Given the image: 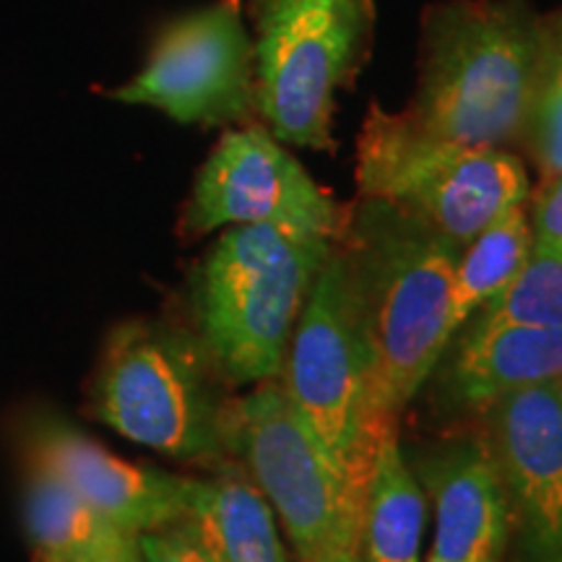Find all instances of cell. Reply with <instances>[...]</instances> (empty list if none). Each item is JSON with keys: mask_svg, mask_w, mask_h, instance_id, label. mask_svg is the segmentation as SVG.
<instances>
[{"mask_svg": "<svg viewBox=\"0 0 562 562\" xmlns=\"http://www.w3.org/2000/svg\"><path fill=\"white\" fill-rule=\"evenodd\" d=\"M544 76L531 0H435L419 19L417 94L404 112L435 136L508 149Z\"/></svg>", "mask_w": 562, "mask_h": 562, "instance_id": "6da1fadb", "label": "cell"}, {"mask_svg": "<svg viewBox=\"0 0 562 562\" xmlns=\"http://www.w3.org/2000/svg\"><path fill=\"white\" fill-rule=\"evenodd\" d=\"M351 258L364 302L383 414H398L453 339L451 290L463 245L404 211L362 199Z\"/></svg>", "mask_w": 562, "mask_h": 562, "instance_id": "7a4b0ae2", "label": "cell"}, {"mask_svg": "<svg viewBox=\"0 0 562 562\" xmlns=\"http://www.w3.org/2000/svg\"><path fill=\"white\" fill-rule=\"evenodd\" d=\"M331 237L281 224L229 227L193 279L201 341L235 383L273 381Z\"/></svg>", "mask_w": 562, "mask_h": 562, "instance_id": "3957f363", "label": "cell"}, {"mask_svg": "<svg viewBox=\"0 0 562 562\" xmlns=\"http://www.w3.org/2000/svg\"><path fill=\"white\" fill-rule=\"evenodd\" d=\"M286 398L351 480L368 490L385 414L378 406L375 362L364 302L349 252H328L290 339Z\"/></svg>", "mask_w": 562, "mask_h": 562, "instance_id": "277c9868", "label": "cell"}, {"mask_svg": "<svg viewBox=\"0 0 562 562\" xmlns=\"http://www.w3.org/2000/svg\"><path fill=\"white\" fill-rule=\"evenodd\" d=\"M357 188L459 245L531 195L524 159L513 151L440 138L378 104L357 138Z\"/></svg>", "mask_w": 562, "mask_h": 562, "instance_id": "5b68a950", "label": "cell"}, {"mask_svg": "<svg viewBox=\"0 0 562 562\" xmlns=\"http://www.w3.org/2000/svg\"><path fill=\"white\" fill-rule=\"evenodd\" d=\"M256 112L286 146L331 151L336 97L375 42V0H248Z\"/></svg>", "mask_w": 562, "mask_h": 562, "instance_id": "8992f818", "label": "cell"}, {"mask_svg": "<svg viewBox=\"0 0 562 562\" xmlns=\"http://www.w3.org/2000/svg\"><path fill=\"white\" fill-rule=\"evenodd\" d=\"M216 362L203 341L165 323L128 321L104 344L91 409L123 438L172 459H214L227 448Z\"/></svg>", "mask_w": 562, "mask_h": 562, "instance_id": "52a82bcc", "label": "cell"}, {"mask_svg": "<svg viewBox=\"0 0 562 562\" xmlns=\"http://www.w3.org/2000/svg\"><path fill=\"white\" fill-rule=\"evenodd\" d=\"M227 446L248 463L300 562H360L364 487L315 440L277 381L229 404Z\"/></svg>", "mask_w": 562, "mask_h": 562, "instance_id": "ba28073f", "label": "cell"}, {"mask_svg": "<svg viewBox=\"0 0 562 562\" xmlns=\"http://www.w3.org/2000/svg\"><path fill=\"white\" fill-rule=\"evenodd\" d=\"M186 125L245 123L256 112L243 0H216L161 24L140 74L110 91Z\"/></svg>", "mask_w": 562, "mask_h": 562, "instance_id": "9c48e42d", "label": "cell"}, {"mask_svg": "<svg viewBox=\"0 0 562 562\" xmlns=\"http://www.w3.org/2000/svg\"><path fill=\"white\" fill-rule=\"evenodd\" d=\"M347 214L263 123L227 131L203 161L186 209L191 235L281 224L339 237Z\"/></svg>", "mask_w": 562, "mask_h": 562, "instance_id": "30bf717a", "label": "cell"}, {"mask_svg": "<svg viewBox=\"0 0 562 562\" xmlns=\"http://www.w3.org/2000/svg\"><path fill=\"white\" fill-rule=\"evenodd\" d=\"M487 409L524 558L562 562V381L503 393Z\"/></svg>", "mask_w": 562, "mask_h": 562, "instance_id": "8fae6325", "label": "cell"}, {"mask_svg": "<svg viewBox=\"0 0 562 562\" xmlns=\"http://www.w3.org/2000/svg\"><path fill=\"white\" fill-rule=\"evenodd\" d=\"M24 440L32 467L58 476L100 516L136 537L191 513L199 480L125 461L63 419L34 417Z\"/></svg>", "mask_w": 562, "mask_h": 562, "instance_id": "7c38bea8", "label": "cell"}, {"mask_svg": "<svg viewBox=\"0 0 562 562\" xmlns=\"http://www.w3.org/2000/svg\"><path fill=\"white\" fill-rule=\"evenodd\" d=\"M435 505V537L425 562H501L510 537V505L490 446L467 442L425 467Z\"/></svg>", "mask_w": 562, "mask_h": 562, "instance_id": "4fadbf2b", "label": "cell"}, {"mask_svg": "<svg viewBox=\"0 0 562 562\" xmlns=\"http://www.w3.org/2000/svg\"><path fill=\"white\" fill-rule=\"evenodd\" d=\"M463 404L487 406L503 393L562 381V328L529 323H476L453 362Z\"/></svg>", "mask_w": 562, "mask_h": 562, "instance_id": "5bb4252c", "label": "cell"}, {"mask_svg": "<svg viewBox=\"0 0 562 562\" xmlns=\"http://www.w3.org/2000/svg\"><path fill=\"white\" fill-rule=\"evenodd\" d=\"M186 524L211 562H286L273 508L243 469L199 480Z\"/></svg>", "mask_w": 562, "mask_h": 562, "instance_id": "9a60e30c", "label": "cell"}, {"mask_svg": "<svg viewBox=\"0 0 562 562\" xmlns=\"http://www.w3.org/2000/svg\"><path fill=\"white\" fill-rule=\"evenodd\" d=\"M398 414H385L364 492L360 562H419L425 495L398 446Z\"/></svg>", "mask_w": 562, "mask_h": 562, "instance_id": "2e32d148", "label": "cell"}, {"mask_svg": "<svg viewBox=\"0 0 562 562\" xmlns=\"http://www.w3.org/2000/svg\"><path fill=\"white\" fill-rule=\"evenodd\" d=\"M24 524L34 562H81L102 550H138L136 533L108 521L40 467H32L26 482Z\"/></svg>", "mask_w": 562, "mask_h": 562, "instance_id": "e0dca14e", "label": "cell"}, {"mask_svg": "<svg viewBox=\"0 0 562 562\" xmlns=\"http://www.w3.org/2000/svg\"><path fill=\"white\" fill-rule=\"evenodd\" d=\"M531 248L533 237L526 206L505 211L501 220L487 224L480 235L463 245L451 290L453 331H459L480 307L495 300L518 277Z\"/></svg>", "mask_w": 562, "mask_h": 562, "instance_id": "ac0fdd59", "label": "cell"}, {"mask_svg": "<svg viewBox=\"0 0 562 562\" xmlns=\"http://www.w3.org/2000/svg\"><path fill=\"white\" fill-rule=\"evenodd\" d=\"M480 323H529L562 328V256L533 245L524 269L484 305Z\"/></svg>", "mask_w": 562, "mask_h": 562, "instance_id": "d6986e66", "label": "cell"}, {"mask_svg": "<svg viewBox=\"0 0 562 562\" xmlns=\"http://www.w3.org/2000/svg\"><path fill=\"white\" fill-rule=\"evenodd\" d=\"M518 140L542 175H562V87L542 83L533 97Z\"/></svg>", "mask_w": 562, "mask_h": 562, "instance_id": "ffe728a7", "label": "cell"}, {"mask_svg": "<svg viewBox=\"0 0 562 562\" xmlns=\"http://www.w3.org/2000/svg\"><path fill=\"white\" fill-rule=\"evenodd\" d=\"M529 199L533 245L562 256V175H544Z\"/></svg>", "mask_w": 562, "mask_h": 562, "instance_id": "44dd1931", "label": "cell"}, {"mask_svg": "<svg viewBox=\"0 0 562 562\" xmlns=\"http://www.w3.org/2000/svg\"><path fill=\"white\" fill-rule=\"evenodd\" d=\"M138 552L140 562H211L188 529L186 518L165 529L138 533Z\"/></svg>", "mask_w": 562, "mask_h": 562, "instance_id": "7402d4cb", "label": "cell"}, {"mask_svg": "<svg viewBox=\"0 0 562 562\" xmlns=\"http://www.w3.org/2000/svg\"><path fill=\"white\" fill-rule=\"evenodd\" d=\"M542 83L562 87V9L544 16V76Z\"/></svg>", "mask_w": 562, "mask_h": 562, "instance_id": "603a6c76", "label": "cell"}, {"mask_svg": "<svg viewBox=\"0 0 562 562\" xmlns=\"http://www.w3.org/2000/svg\"><path fill=\"white\" fill-rule=\"evenodd\" d=\"M81 562H140V552L138 550H102L89 554Z\"/></svg>", "mask_w": 562, "mask_h": 562, "instance_id": "cb8c5ba5", "label": "cell"}]
</instances>
